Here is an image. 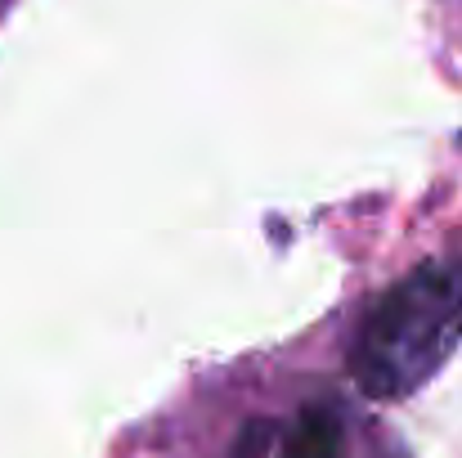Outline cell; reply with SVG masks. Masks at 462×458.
Instances as JSON below:
<instances>
[{"mask_svg": "<svg viewBox=\"0 0 462 458\" xmlns=\"http://www.w3.org/2000/svg\"><path fill=\"white\" fill-rule=\"evenodd\" d=\"M462 337V257L427 261L391 284L368 310L350 373L373 400L413 396Z\"/></svg>", "mask_w": 462, "mask_h": 458, "instance_id": "obj_1", "label": "cell"}, {"mask_svg": "<svg viewBox=\"0 0 462 458\" xmlns=\"http://www.w3.org/2000/svg\"><path fill=\"white\" fill-rule=\"evenodd\" d=\"M279 458H341V418L332 409H306Z\"/></svg>", "mask_w": 462, "mask_h": 458, "instance_id": "obj_2", "label": "cell"}]
</instances>
